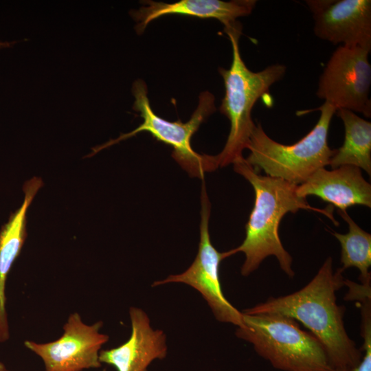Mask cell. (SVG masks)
<instances>
[{
	"mask_svg": "<svg viewBox=\"0 0 371 371\" xmlns=\"http://www.w3.org/2000/svg\"><path fill=\"white\" fill-rule=\"evenodd\" d=\"M201 199L200 240L194 260L184 272L170 275L164 280L155 282L152 286L172 282L188 284L201 294L217 320L240 327L243 324V313L226 299L221 288L219 269L225 257L223 252L218 251L211 243L209 233L211 206L204 182Z\"/></svg>",
	"mask_w": 371,
	"mask_h": 371,
	"instance_id": "cell-8",
	"label": "cell"
},
{
	"mask_svg": "<svg viewBox=\"0 0 371 371\" xmlns=\"http://www.w3.org/2000/svg\"><path fill=\"white\" fill-rule=\"evenodd\" d=\"M129 315L131 334L128 339L116 348L101 350L99 359L117 371H148L154 360L166 357V336L162 330L151 327L142 309L132 306Z\"/></svg>",
	"mask_w": 371,
	"mask_h": 371,
	"instance_id": "cell-11",
	"label": "cell"
},
{
	"mask_svg": "<svg viewBox=\"0 0 371 371\" xmlns=\"http://www.w3.org/2000/svg\"><path fill=\"white\" fill-rule=\"evenodd\" d=\"M243 313V312H242ZM236 335L251 344L256 353L282 371H334L325 348L295 320L282 315L243 313Z\"/></svg>",
	"mask_w": 371,
	"mask_h": 371,
	"instance_id": "cell-5",
	"label": "cell"
},
{
	"mask_svg": "<svg viewBox=\"0 0 371 371\" xmlns=\"http://www.w3.org/2000/svg\"><path fill=\"white\" fill-rule=\"evenodd\" d=\"M99 321L91 325L83 322L78 313L69 315L63 333L47 343L25 341V346L43 361L45 371H82L99 368V355L109 336L100 332Z\"/></svg>",
	"mask_w": 371,
	"mask_h": 371,
	"instance_id": "cell-9",
	"label": "cell"
},
{
	"mask_svg": "<svg viewBox=\"0 0 371 371\" xmlns=\"http://www.w3.org/2000/svg\"><path fill=\"white\" fill-rule=\"evenodd\" d=\"M363 339L361 359L350 371H371V337L365 336Z\"/></svg>",
	"mask_w": 371,
	"mask_h": 371,
	"instance_id": "cell-17",
	"label": "cell"
},
{
	"mask_svg": "<svg viewBox=\"0 0 371 371\" xmlns=\"http://www.w3.org/2000/svg\"><path fill=\"white\" fill-rule=\"evenodd\" d=\"M0 371H10L8 370L3 363L0 361Z\"/></svg>",
	"mask_w": 371,
	"mask_h": 371,
	"instance_id": "cell-19",
	"label": "cell"
},
{
	"mask_svg": "<svg viewBox=\"0 0 371 371\" xmlns=\"http://www.w3.org/2000/svg\"><path fill=\"white\" fill-rule=\"evenodd\" d=\"M344 126L345 136L342 146L335 150L328 166L335 169L352 166L371 175V122L355 113L339 109L336 111Z\"/></svg>",
	"mask_w": 371,
	"mask_h": 371,
	"instance_id": "cell-15",
	"label": "cell"
},
{
	"mask_svg": "<svg viewBox=\"0 0 371 371\" xmlns=\"http://www.w3.org/2000/svg\"><path fill=\"white\" fill-rule=\"evenodd\" d=\"M370 52L357 46L337 47L319 78L317 96L337 111L346 109L370 117Z\"/></svg>",
	"mask_w": 371,
	"mask_h": 371,
	"instance_id": "cell-7",
	"label": "cell"
},
{
	"mask_svg": "<svg viewBox=\"0 0 371 371\" xmlns=\"http://www.w3.org/2000/svg\"><path fill=\"white\" fill-rule=\"evenodd\" d=\"M14 43H16V42H0V49L10 47Z\"/></svg>",
	"mask_w": 371,
	"mask_h": 371,
	"instance_id": "cell-18",
	"label": "cell"
},
{
	"mask_svg": "<svg viewBox=\"0 0 371 371\" xmlns=\"http://www.w3.org/2000/svg\"><path fill=\"white\" fill-rule=\"evenodd\" d=\"M319 38L333 44L371 50L370 0H308L305 1Z\"/></svg>",
	"mask_w": 371,
	"mask_h": 371,
	"instance_id": "cell-10",
	"label": "cell"
},
{
	"mask_svg": "<svg viewBox=\"0 0 371 371\" xmlns=\"http://www.w3.org/2000/svg\"><path fill=\"white\" fill-rule=\"evenodd\" d=\"M232 47V62L229 69L218 68L225 86V95L220 112L230 122V130L222 151L215 155L218 167L234 164L243 157L255 126L251 111L257 100L269 88L284 76L286 67L273 64L257 72L251 71L245 64L239 49L241 24L237 21L224 27Z\"/></svg>",
	"mask_w": 371,
	"mask_h": 371,
	"instance_id": "cell-3",
	"label": "cell"
},
{
	"mask_svg": "<svg viewBox=\"0 0 371 371\" xmlns=\"http://www.w3.org/2000/svg\"><path fill=\"white\" fill-rule=\"evenodd\" d=\"M342 271L333 270L328 257L314 278L291 294L270 297L243 313L249 315H278L301 322L323 345L332 366L355 367L362 352L349 337L344 327V308L337 305L335 293L344 284Z\"/></svg>",
	"mask_w": 371,
	"mask_h": 371,
	"instance_id": "cell-1",
	"label": "cell"
},
{
	"mask_svg": "<svg viewBox=\"0 0 371 371\" xmlns=\"http://www.w3.org/2000/svg\"><path fill=\"white\" fill-rule=\"evenodd\" d=\"M256 0H181L174 3L144 1L138 10H132L130 14L136 21L135 31L144 32L153 20L165 15L179 14L202 19H215L227 26L236 19L250 14L254 10Z\"/></svg>",
	"mask_w": 371,
	"mask_h": 371,
	"instance_id": "cell-13",
	"label": "cell"
},
{
	"mask_svg": "<svg viewBox=\"0 0 371 371\" xmlns=\"http://www.w3.org/2000/svg\"><path fill=\"white\" fill-rule=\"evenodd\" d=\"M319 120L311 131L291 145L271 139L260 123L255 124L246 147L250 151L246 161L258 172L280 178L296 186L304 182L314 172L329 164L335 150L328 144L330 122L337 110L324 104Z\"/></svg>",
	"mask_w": 371,
	"mask_h": 371,
	"instance_id": "cell-4",
	"label": "cell"
},
{
	"mask_svg": "<svg viewBox=\"0 0 371 371\" xmlns=\"http://www.w3.org/2000/svg\"><path fill=\"white\" fill-rule=\"evenodd\" d=\"M42 186L43 181L38 177H33L25 183V196L21 206L10 214L8 222L0 229V343L5 342L10 338L5 305L6 280L27 236V210Z\"/></svg>",
	"mask_w": 371,
	"mask_h": 371,
	"instance_id": "cell-14",
	"label": "cell"
},
{
	"mask_svg": "<svg viewBox=\"0 0 371 371\" xmlns=\"http://www.w3.org/2000/svg\"><path fill=\"white\" fill-rule=\"evenodd\" d=\"M302 198L315 196L340 211L357 205L371 207V185L363 178L361 170L343 166L326 170L321 168L296 187Z\"/></svg>",
	"mask_w": 371,
	"mask_h": 371,
	"instance_id": "cell-12",
	"label": "cell"
},
{
	"mask_svg": "<svg viewBox=\"0 0 371 371\" xmlns=\"http://www.w3.org/2000/svg\"><path fill=\"white\" fill-rule=\"evenodd\" d=\"M234 170L248 181L254 188L255 201L245 225V238L237 247L223 252L225 258L236 253L245 254L241 274L247 276L256 270L268 256H275L280 269L290 278L295 275L292 257L284 248L279 226L285 214L300 210L322 213L335 224L333 209H319L308 204L306 198L299 196L297 186L280 178L261 175L245 160L240 158L234 164Z\"/></svg>",
	"mask_w": 371,
	"mask_h": 371,
	"instance_id": "cell-2",
	"label": "cell"
},
{
	"mask_svg": "<svg viewBox=\"0 0 371 371\" xmlns=\"http://www.w3.org/2000/svg\"><path fill=\"white\" fill-rule=\"evenodd\" d=\"M337 212L348 225L346 234L330 232L341 245L340 260L342 267L339 269L344 272L349 267H356L360 271L361 284H370L371 234L361 229L347 211L337 210Z\"/></svg>",
	"mask_w": 371,
	"mask_h": 371,
	"instance_id": "cell-16",
	"label": "cell"
},
{
	"mask_svg": "<svg viewBox=\"0 0 371 371\" xmlns=\"http://www.w3.org/2000/svg\"><path fill=\"white\" fill-rule=\"evenodd\" d=\"M334 371H350V369L348 368H344V367L335 368Z\"/></svg>",
	"mask_w": 371,
	"mask_h": 371,
	"instance_id": "cell-20",
	"label": "cell"
},
{
	"mask_svg": "<svg viewBox=\"0 0 371 371\" xmlns=\"http://www.w3.org/2000/svg\"><path fill=\"white\" fill-rule=\"evenodd\" d=\"M132 93L135 98L133 109L139 113L143 122L133 131L93 148L92 153L87 157L93 156L101 150L138 133L147 131L157 140L173 148L172 157L191 177L203 178L205 172L213 171L218 167L215 155H200L193 150L191 145L192 137L201 124L216 110L212 93L205 91L200 94L198 106L186 122L181 120L170 122L157 115L150 106L147 85L144 80L139 79L133 82Z\"/></svg>",
	"mask_w": 371,
	"mask_h": 371,
	"instance_id": "cell-6",
	"label": "cell"
}]
</instances>
